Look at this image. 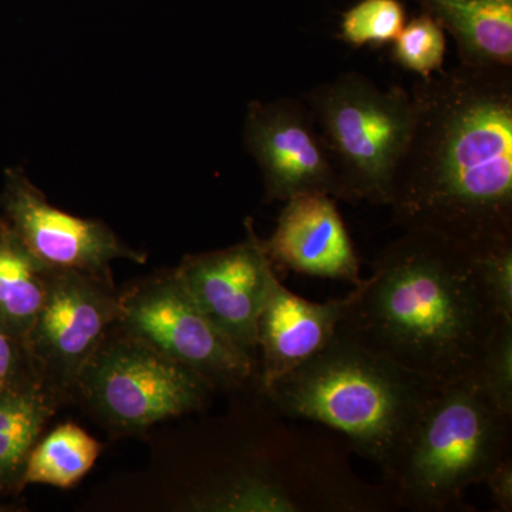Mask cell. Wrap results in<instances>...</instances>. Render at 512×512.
<instances>
[{
	"instance_id": "6da1fadb",
	"label": "cell",
	"mask_w": 512,
	"mask_h": 512,
	"mask_svg": "<svg viewBox=\"0 0 512 512\" xmlns=\"http://www.w3.org/2000/svg\"><path fill=\"white\" fill-rule=\"evenodd\" d=\"M413 127L387 207L404 231L476 254L512 242L511 67L460 63L412 87Z\"/></svg>"
},
{
	"instance_id": "7a4b0ae2",
	"label": "cell",
	"mask_w": 512,
	"mask_h": 512,
	"mask_svg": "<svg viewBox=\"0 0 512 512\" xmlns=\"http://www.w3.org/2000/svg\"><path fill=\"white\" fill-rule=\"evenodd\" d=\"M500 318L476 252L406 229L377 255L373 275L355 286L336 333L448 386L471 380Z\"/></svg>"
},
{
	"instance_id": "3957f363",
	"label": "cell",
	"mask_w": 512,
	"mask_h": 512,
	"mask_svg": "<svg viewBox=\"0 0 512 512\" xmlns=\"http://www.w3.org/2000/svg\"><path fill=\"white\" fill-rule=\"evenodd\" d=\"M441 387L336 333L318 355L259 393L281 416L336 431L389 485Z\"/></svg>"
},
{
	"instance_id": "277c9868",
	"label": "cell",
	"mask_w": 512,
	"mask_h": 512,
	"mask_svg": "<svg viewBox=\"0 0 512 512\" xmlns=\"http://www.w3.org/2000/svg\"><path fill=\"white\" fill-rule=\"evenodd\" d=\"M511 417L468 380L441 387L387 485L397 505L417 512L460 505L468 487L510 456Z\"/></svg>"
},
{
	"instance_id": "5b68a950",
	"label": "cell",
	"mask_w": 512,
	"mask_h": 512,
	"mask_svg": "<svg viewBox=\"0 0 512 512\" xmlns=\"http://www.w3.org/2000/svg\"><path fill=\"white\" fill-rule=\"evenodd\" d=\"M339 183V200L389 205L413 127L412 96L349 72L303 94Z\"/></svg>"
},
{
	"instance_id": "8992f818",
	"label": "cell",
	"mask_w": 512,
	"mask_h": 512,
	"mask_svg": "<svg viewBox=\"0 0 512 512\" xmlns=\"http://www.w3.org/2000/svg\"><path fill=\"white\" fill-rule=\"evenodd\" d=\"M214 392L204 377L134 338L119 322L82 367L73 389L114 434L141 433L160 421L198 412Z\"/></svg>"
},
{
	"instance_id": "52a82bcc",
	"label": "cell",
	"mask_w": 512,
	"mask_h": 512,
	"mask_svg": "<svg viewBox=\"0 0 512 512\" xmlns=\"http://www.w3.org/2000/svg\"><path fill=\"white\" fill-rule=\"evenodd\" d=\"M119 325L161 355L190 367L215 390L259 387L258 363L212 325L174 269L120 292Z\"/></svg>"
},
{
	"instance_id": "ba28073f",
	"label": "cell",
	"mask_w": 512,
	"mask_h": 512,
	"mask_svg": "<svg viewBox=\"0 0 512 512\" xmlns=\"http://www.w3.org/2000/svg\"><path fill=\"white\" fill-rule=\"evenodd\" d=\"M120 315L114 281L52 266L25 339L37 373L64 397L72 396L80 370Z\"/></svg>"
},
{
	"instance_id": "9c48e42d",
	"label": "cell",
	"mask_w": 512,
	"mask_h": 512,
	"mask_svg": "<svg viewBox=\"0 0 512 512\" xmlns=\"http://www.w3.org/2000/svg\"><path fill=\"white\" fill-rule=\"evenodd\" d=\"M0 208L30 251L53 268L113 281L114 261L147 262L146 252L131 248L106 222L76 217L50 204L23 168L5 171Z\"/></svg>"
},
{
	"instance_id": "30bf717a",
	"label": "cell",
	"mask_w": 512,
	"mask_h": 512,
	"mask_svg": "<svg viewBox=\"0 0 512 512\" xmlns=\"http://www.w3.org/2000/svg\"><path fill=\"white\" fill-rule=\"evenodd\" d=\"M242 138L261 173L265 202H286L308 192L339 200L338 177L303 101H251Z\"/></svg>"
},
{
	"instance_id": "8fae6325",
	"label": "cell",
	"mask_w": 512,
	"mask_h": 512,
	"mask_svg": "<svg viewBox=\"0 0 512 512\" xmlns=\"http://www.w3.org/2000/svg\"><path fill=\"white\" fill-rule=\"evenodd\" d=\"M245 231L231 247L185 255L174 272L212 325L255 357L256 325L276 271L251 218Z\"/></svg>"
},
{
	"instance_id": "7c38bea8",
	"label": "cell",
	"mask_w": 512,
	"mask_h": 512,
	"mask_svg": "<svg viewBox=\"0 0 512 512\" xmlns=\"http://www.w3.org/2000/svg\"><path fill=\"white\" fill-rule=\"evenodd\" d=\"M264 248L274 269L352 285L363 282L360 259L335 198L323 192L296 195L284 210Z\"/></svg>"
},
{
	"instance_id": "4fadbf2b",
	"label": "cell",
	"mask_w": 512,
	"mask_h": 512,
	"mask_svg": "<svg viewBox=\"0 0 512 512\" xmlns=\"http://www.w3.org/2000/svg\"><path fill=\"white\" fill-rule=\"evenodd\" d=\"M353 299L355 291L345 298L311 302L289 291L276 276L256 325L262 353L259 392L318 355L335 338Z\"/></svg>"
},
{
	"instance_id": "5bb4252c",
	"label": "cell",
	"mask_w": 512,
	"mask_h": 512,
	"mask_svg": "<svg viewBox=\"0 0 512 512\" xmlns=\"http://www.w3.org/2000/svg\"><path fill=\"white\" fill-rule=\"evenodd\" d=\"M456 40L460 63L512 66V0H417Z\"/></svg>"
},
{
	"instance_id": "9a60e30c",
	"label": "cell",
	"mask_w": 512,
	"mask_h": 512,
	"mask_svg": "<svg viewBox=\"0 0 512 512\" xmlns=\"http://www.w3.org/2000/svg\"><path fill=\"white\" fill-rule=\"evenodd\" d=\"M64 399L43 380L0 393V497L22 493L30 453Z\"/></svg>"
},
{
	"instance_id": "2e32d148",
	"label": "cell",
	"mask_w": 512,
	"mask_h": 512,
	"mask_svg": "<svg viewBox=\"0 0 512 512\" xmlns=\"http://www.w3.org/2000/svg\"><path fill=\"white\" fill-rule=\"evenodd\" d=\"M50 268L0 217V329L26 339L45 298Z\"/></svg>"
},
{
	"instance_id": "e0dca14e",
	"label": "cell",
	"mask_w": 512,
	"mask_h": 512,
	"mask_svg": "<svg viewBox=\"0 0 512 512\" xmlns=\"http://www.w3.org/2000/svg\"><path fill=\"white\" fill-rule=\"evenodd\" d=\"M103 446L74 423H64L40 437L26 464L23 487L46 484L70 488L92 470Z\"/></svg>"
},
{
	"instance_id": "ac0fdd59",
	"label": "cell",
	"mask_w": 512,
	"mask_h": 512,
	"mask_svg": "<svg viewBox=\"0 0 512 512\" xmlns=\"http://www.w3.org/2000/svg\"><path fill=\"white\" fill-rule=\"evenodd\" d=\"M406 23L402 0H359L343 13L340 37L352 46L386 45Z\"/></svg>"
},
{
	"instance_id": "d6986e66",
	"label": "cell",
	"mask_w": 512,
	"mask_h": 512,
	"mask_svg": "<svg viewBox=\"0 0 512 512\" xmlns=\"http://www.w3.org/2000/svg\"><path fill=\"white\" fill-rule=\"evenodd\" d=\"M468 382L494 407L512 416V319H498L480 365Z\"/></svg>"
},
{
	"instance_id": "ffe728a7",
	"label": "cell",
	"mask_w": 512,
	"mask_h": 512,
	"mask_svg": "<svg viewBox=\"0 0 512 512\" xmlns=\"http://www.w3.org/2000/svg\"><path fill=\"white\" fill-rule=\"evenodd\" d=\"M446 32L427 13L404 25L394 40V62L419 77H429L443 69Z\"/></svg>"
},
{
	"instance_id": "44dd1931",
	"label": "cell",
	"mask_w": 512,
	"mask_h": 512,
	"mask_svg": "<svg viewBox=\"0 0 512 512\" xmlns=\"http://www.w3.org/2000/svg\"><path fill=\"white\" fill-rule=\"evenodd\" d=\"M477 265L495 311L512 319V242L477 254Z\"/></svg>"
},
{
	"instance_id": "7402d4cb",
	"label": "cell",
	"mask_w": 512,
	"mask_h": 512,
	"mask_svg": "<svg viewBox=\"0 0 512 512\" xmlns=\"http://www.w3.org/2000/svg\"><path fill=\"white\" fill-rule=\"evenodd\" d=\"M39 380L43 379L33 365L25 340L0 329V393Z\"/></svg>"
},
{
	"instance_id": "603a6c76",
	"label": "cell",
	"mask_w": 512,
	"mask_h": 512,
	"mask_svg": "<svg viewBox=\"0 0 512 512\" xmlns=\"http://www.w3.org/2000/svg\"><path fill=\"white\" fill-rule=\"evenodd\" d=\"M490 490L491 498L497 510L501 512L512 511V458L510 456L504 457L500 463L497 464L487 474L483 481Z\"/></svg>"
},
{
	"instance_id": "cb8c5ba5",
	"label": "cell",
	"mask_w": 512,
	"mask_h": 512,
	"mask_svg": "<svg viewBox=\"0 0 512 512\" xmlns=\"http://www.w3.org/2000/svg\"><path fill=\"white\" fill-rule=\"evenodd\" d=\"M13 510H16V508H13V505H0V512Z\"/></svg>"
}]
</instances>
